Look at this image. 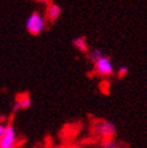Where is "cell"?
Wrapping results in <instances>:
<instances>
[{
	"label": "cell",
	"instance_id": "obj_1",
	"mask_svg": "<svg viewBox=\"0 0 147 148\" xmlns=\"http://www.w3.org/2000/svg\"><path fill=\"white\" fill-rule=\"evenodd\" d=\"M93 131L97 137H99L101 141H106V140H113L117 130L112 122L106 119H98L95 121L93 125Z\"/></svg>",
	"mask_w": 147,
	"mask_h": 148
},
{
	"label": "cell",
	"instance_id": "obj_2",
	"mask_svg": "<svg viewBox=\"0 0 147 148\" xmlns=\"http://www.w3.org/2000/svg\"><path fill=\"white\" fill-rule=\"evenodd\" d=\"M46 19H45V16L38 11H34L30 16L27 18V22H25V29L27 32L30 34V35H40L46 28Z\"/></svg>",
	"mask_w": 147,
	"mask_h": 148
},
{
	"label": "cell",
	"instance_id": "obj_3",
	"mask_svg": "<svg viewBox=\"0 0 147 148\" xmlns=\"http://www.w3.org/2000/svg\"><path fill=\"white\" fill-rule=\"evenodd\" d=\"M93 64H94V69L92 72V76L95 75L99 77H110L113 75V65L110 57L102 54Z\"/></svg>",
	"mask_w": 147,
	"mask_h": 148
},
{
	"label": "cell",
	"instance_id": "obj_4",
	"mask_svg": "<svg viewBox=\"0 0 147 148\" xmlns=\"http://www.w3.org/2000/svg\"><path fill=\"white\" fill-rule=\"evenodd\" d=\"M17 145V134L11 124L5 125V130L0 137V148H14Z\"/></svg>",
	"mask_w": 147,
	"mask_h": 148
},
{
	"label": "cell",
	"instance_id": "obj_5",
	"mask_svg": "<svg viewBox=\"0 0 147 148\" xmlns=\"http://www.w3.org/2000/svg\"><path fill=\"white\" fill-rule=\"evenodd\" d=\"M62 14V9L57 4L51 3L48 5H46V12H45V19L51 22V23H54V22L60 17Z\"/></svg>",
	"mask_w": 147,
	"mask_h": 148
},
{
	"label": "cell",
	"instance_id": "obj_6",
	"mask_svg": "<svg viewBox=\"0 0 147 148\" xmlns=\"http://www.w3.org/2000/svg\"><path fill=\"white\" fill-rule=\"evenodd\" d=\"M32 105V99H30V95L28 93H23V94H19L16 101L13 103V111H18V110H27Z\"/></svg>",
	"mask_w": 147,
	"mask_h": 148
},
{
	"label": "cell",
	"instance_id": "obj_7",
	"mask_svg": "<svg viewBox=\"0 0 147 148\" xmlns=\"http://www.w3.org/2000/svg\"><path fill=\"white\" fill-rule=\"evenodd\" d=\"M72 45L78 52H81V53H88V52H89V45H88V41L84 36H78V38H76L72 41Z\"/></svg>",
	"mask_w": 147,
	"mask_h": 148
},
{
	"label": "cell",
	"instance_id": "obj_8",
	"mask_svg": "<svg viewBox=\"0 0 147 148\" xmlns=\"http://www.w3.org/2000/svg\"><path fill=\"white\" fill-rule=\"evenodd\" d=\"M99 148H122L118 143L113 140H106V141H101Z\"/></svg>",
	"mask_w": 147,
	"mask_h": 148
},
{
	"label": "cell",
	"instance_id": "obj_9",
	"mask_svg": "<svg viewBox=\"0 0 147 148\" xmlns=\"http://www.w3.org/2000/svg\"><path fill=\"white\" fill-rule=\"evenodd\" d=\"M101 56H102L101 51L98 49V48H95V49H92V52H89V53H88V59H89L92 63H94V62L97 60V59H99Z\"/></svg>",
	"mask_w": 147,
	"mask_h": 148
},
{
	"label": "cell",
	"instance_id": "obj_10",
	"mask_svg": "<svg viewBox=\"0 0 147 148\" xmlns=\"http://www.w3.org/2000/svg\"><path fill=\"white\" fill-rule=\"evenodd\" d=\"M128 75V68H126V66H122V68L118 69V72H117V76H118V78H123L126 77Z\"/></svg>",
	"mask_w": 147,
	"mask_h": 148
},
{
	"label": "cell",
	"instance_id": "obj_11",
	"mask_svg": "<svg viewBox=\"0 0 147 148\" xmlns=\"http://www.w3.org/2000/svg\"><path fill=\"white\" fill-rule=\"evenodd\" d=\"M35 1H38L40 4H43V5H48V4L52 3V0H35Z\"/></svg>",
	"mask_w": 147,
	"mask_h": 148
},
{
	"label": "cell",
	"instance_id": "obj_12",
	"mask_svg": "<svg viewBox=\"0 0 147 148\" xmlns=\"http://www.w3.org/2000/svg\"><path fill=\"white\" fill-rule=\"evenodd\" d=\"M4 130H5V125H4V124H1V123H0V137H1V135H3Z\"/></svg>",
	"mask_w": 147,
	"mask_h": 148
},
{
	"label": "cell",
	"instance_id": "obj_13",
	"mask_svg": "<svg viewBox=\"0 0 147 148\" xmlns=\"http://www.w3.org/2000/svg\"><path fill=\"white\" fill-rule=\"evenodd\" d=\"M14 148H16V147H14Z\"/></svg>",
	"mask_w": 147,
	"mask_h": 148
}]
</instances>
